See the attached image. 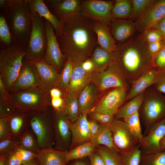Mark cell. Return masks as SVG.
<instances>
[{"instance_id": "obj_1", "label": "cell", "mask_w": 165, "mask_h": 165, "mask_svg": "<svg viewBox=\"0 0 165 165\" xmlns=\"http://www.w3.org/2000/svg\"><path fill=\"white\" fill-rule=\"evenodd\" d=\"M93 22L80 15L63 22L61 32L57 39L62 53L73 64L90 58L97 45Z\"/></svg>"}, {"instance_id": "obj_2", "label": "cell", "mask_w": 165, "mask_h": 165, "mask_svg": "<svg viewBox=\"0 0 165 165\" xmlns=\"http://www.w3.org/2000/svg\"><path fill=\"white\" fill-rule=\"evenodd\" d=\"M115 62L117 63L130 83L146 69L153 66L152 56L148 43L137 32L130 39L118 46Z\"/></svg>"}, {"instance_id": "obj_3", "label": "cell", "mask_w": 165, "mask_h": 165, "mask_svg": "<svg viewBox=\"0 0 165 165\" xmlns=\"http://www.w3.org/2000/svg\"><path fill=\"white\" fill-rule=\"evenodd\" d=\"M11 33L13 44L26 49L32 27L28 0H9L4 12Z\"/></svg>"}, {"instance_id": "obj_4", "label": "cell", "mask_w": 165, "mask_h": 165, "mask_svg": "<svg viewBox=\"0 0 165 165\" xmlns=\"http://www.w3.org/2000/svg\"><path fill=\"white\" fill-rule=\"evenodd\" d=\"M25 53V49L14 44L0 50V77L9 92L19 74Z\"/></svg>"}, {"instance_id": "obj_5", "label": "cell", "mask_w": 165, "mask_h": 165, "mask_svg": "<svg viewBox=\"0 0 165 165\" xmlns=\"http://www.w3.org/2000/svg\"><path fill=\"white\" fill-rule=\"evenodd\" d=\"M161 94L151 86L145 91L138 113L145 134L154 124L165 118V96Z\"/></svg>"}, {"instance_id": "obj_6", "label": "cell", "mask_w": 165, "mask_h": 165, "mask_svg": "<svg viewBox=\"0 0 165 165\" xmlns=\"http://www.w3.org/2000/svg\"><path fill=\"white\" fill-rule=\"evenodd\" d=\"M49 94L35 87L12 93L9 98L14 108L28 113L40 112L47 110L51 105Z\"/></svg>"}, {"instance_id": "obj_7", "label": "cell", "mask_w": 165, "mask_h": 165, "mask_svg": "<svg viewBox=\"0 0 165 165\" xmlns=\"http://www.w3.org/2000/svg\"><path fill=\"white\" fill-rule=\"evenodd\" d=\"M30 127L41 149L53 148L55 143L52 112L44 111L29 113Z\"/></svg>"}, {"instance_id": "obj_8", "label": "cell", "mask_w": 165, "mask_h": 165, "mask_svg": "<svg viewBox=\"0 0 165 165\" xmlns=\"http://www.w3.org/2000/svg\"><path fill=\"white\" fill-rule=\"evenodd\" d=\"M92 82L101 95L115 88H123L129 90L130 88V83L118 64L116 62L111 64L104 70L94 71Z\"/></svg>"}, {"instance_id": "obj_9", "label": "cell", "mask_w": 165, "mask_h": 165, "mask_svg": "<svg viewBox=\"0 0 165 165\" xmlns=\"http://www.w3.org/2000/svg\"><path fill=\"white\" fill-rule=\"evenodd\" d=\"M32 29L25 49V58L29 61L43 60L46 48V39L43 18L36 13L31 15Z\"/></svg>"}, {"instance_id": "obj_10", "label": "cell", "mask_w": 165, "mask_h": 165, "mask_svg": "<svg viewBox=\"0 0 165 165\" xmlns=\"http://www.w3.org/2000/svg\"><path fill=\"white\" fill-rule=\"evenodd\" d=\"M129 90L117 87L111 89L101 95L89 112L97 111L112 116L126 102Z\"/></svg>"}, {"instance_id": "obj_11", "label": "cell", "mask_w": 165, "mask_h": 165, "mask_svg": "<svg viewBox=\"0 0 165 165\" xmlns=\"http://www.w3.org/2000/svg\"><path fill=\"white\" fill-rule=\"evenodd\" d=\"M109 126L112 133L114 149L119 153L129 152L139 144L123 121L114 118Z\"/></svg>"}, {"instance_id": "obj_12", "label": "cell", "mask_w": 165, "mask_h": 165, "mask_svg": "<svg viewBox=\"0 0 165 165\" xmlns=\"http://www.w3.org/2000/svg\"><path fill=\"white\" fill-rule=\"evenodd\" d=\"M114 1L82 0L80 15L110 25L113 19L111 12Z\"/></svg>"}, {"instance_id": "obj_13", "label": "cell", "mask_w": 165, "mask_h": 165, "mask_svg": "<svg viewBox=\"0 0 165 165\" xmlns=\"http://www.w3.org/2000/svg\"><path fill=\"white\" fill-rule=\"evenodd\" d=\"M44 19L47 45L43 60L54 66L60 73L66 59L61 50L53 26Z\"/></svg>"}, {"instance_id": "obj_14", "label": "cell", "mask_w": 165, "mask_h": 165, "mask_svg": "<svg viewBox=\"0 0 165 165\" xmlns=\"http://www.w3.org/2000/svg\"><path fill=\"white\" fill-rule=\"evenodd\" d=\"M165 16V0H154L135 21L137 31L141 34L151 28Z\"/></svg>"}, {"instance_id": "obj_15", "label": "cell", "mask_w": 165, "mask_h": 165, "mask_svg": "<svg viewBox=\"0 0 165 165\" xmlns=\"http://www.w3.org/2000/svg\"><path fill=\"white\" fill-rule=\"evenodd\" d=\"M29 62L38 76L39 83L38 88L42 92L50 94V90L57 85L59 72L54 66L43 60Z\"/></svg>"}, {"instance_id": "obj_16", "label": "cell", "mask_w": 165, "mask_h": 165, "mask_svg": "<svg viewBox=\"0 0 165 165\" xmlns=\"http://www.w3.org/2000/svg\"><path fill=\"white\" fill-rule=\"evenodd\" d=\"M53 125L55 135L54 148L69 151L71 141V133L69 128L70 121L63 112H52Z\"/></svg>"}, {"instance_id": "obj_17", "label": "cell", "mask_w": 165, "mask_h": 165, "mask_svg": "<svg viewBox=\"0 0 165 165\" xmlns=\"http://www.w3.org/2000/svg\"><path fill=\"white\" fill-rule=\"evenodd\" d=\"M53 14L63 22L80 15L82 0H48Z\"/></svg>"}, {"instance_id": "obj_18", "label": "cell", "mask_w": 165, "mask_h": 165, "mask_svg": "<svg viewBox=\"0 0 165 165\" xmlns=\"http://www.w3.org/2000/svg\"><path fill=\"white\" fill-rule=\"evenodd\" d=\"M139 143L142 152L161 151L160 141L165 135V118L152 125Z\"/></svg>"}, {"instance_id": "obj_19", "label": "cell", "mask_w": 165, "mask_h": 165, "mask_svg": "<svg viewBox=\"0 0 165 165\" xmlns=\"http://www.w3.org/2000/svg\"><path fill=\"white\" fill-rule=\"evenodd\" d=\"M39 85L38 76L31 64L24 57L19 74L9 92L38 87Z\"/></svg>"}, {"instance_id": "obj_20", "label": "cell", "mask_w": 165, "mask_h": 165, "mask_svg": "<svg viewBox=\"0 0 165 165\" xmlns=\"http://www.w3.org/2000/svg\"><path fill=\"white\" fill-rule=\"evenodd\" d=\"M82 62L73 64L71 80L67 91L65 93L77 97L83 89L92 82L93 72L85 71L82 67Z\"/></svg>"}, {"instance_id": "obj_21", "label": "cell", "mask_w": 165, "mask_h": 165, "mask_svg": "<svg viewBox=\"0 0 165 165\" xmlns=\"http://www.w3.org/2000/svg\"><path fill=\"white\" fill-rule=\"evenodd\" d=\"M109 26L117 46L128 41L137 32L135 22L130 19H114Z\"/></svg>"}, {"instance_id": "obj_22", "label": "cell", "mask_w": 165, "mask_h": 165, "mask_svg": "<svg viewBox=\"0 0 165 165\" xmlns=\"http://www.w3.org/2000/svg\"><path fill=\"white\" fill-rule=\"evenodd\" d=\"M159 72V70L152 67L145 70L137 79L131 82L126 102L153 85L157 81Z\"/></svg>"}, {"instance_id": "obj_23", "label": "cell", "mask_w": 165, "mask_h": 165, "mask_svg": "<svg viewBox=\"0 0 165 165\" xmlns=\"http://www.w3.org/2000/svg\"><path fill=\"white\" fill-rule=\"evenodd\" d=\"M88 113H80L79 118L75 122L72 123L70 121L69 127L72 137L69 151L80 145L90 141L87 119Z\"/></svg>"}, {"instance_id": "obj_24", "label": "cell", "mask_w": 165, "mask_h": 165, "mask_svg": "<svg viewBox=\"0 0 165 165\" xmlns=\"http://www.w3.org/2000/svg\"><path fill=\"white\" fill-rule=\"evenodd\" d=\"M31 15L36 13L49 21L53 26L56 37L60 34L63 23L49 9L42 0H28Z\"/></svg>"}, {"instance_id": "obj_25", "label": "cell", "mask_w": 165, "mask_h": 165, "mask_svg": "<svg viewBox=\"0 0 165 165\" xmlns=\"http://www.w3.org/2000/svg\"><path fill=\"white\" fill-rule=\"evenodd\" d=\"M93 28L97 35V45L107 51L115 52L118 46L112 35L109 26L101 21L94 20Z\"/></svg>"}, {"instance_id": "obj_26", "label": "cell", "mask_w": 165, "mask_h": 165, "mask_svg": "<svg viewBox=\"0 0 165 165\" xmlns=\"http://www.w3.org/2000/svg\"><path fill=\"white\" fill-rule=\"evenodd\" d=\"M29 113L15 108L9 117L11 136L19 138L30 127Z\"/></svg>"}, {"instance_id": "obj_27", "label": "cell", "mask_w": 165, "mask_h": 165, "mask_svg": "<svg viewBox=\"0 0 165 165\" xmlns=\"http://www.w3.org/2000/svg\"><path fill=\"white\" fill-rule=\"evenodd\" d=\"M67 152L54 148L42 149L37 153L36 159L39 165H65Z\"/></svg>"}, {"instance_id": "obj_28", "label": "cell", "mask_w": 165, "mask_h": 165, "mask_svg": "<svg viewBox=\"0 0 165 165\" xmlns=\"http://www.w3.org/2000/svg\"><path fill=\"white\" fill-rule=\"evenodd\" d=\"M100 94L92 82L87 85L77 97L80 113L88 112L99 98Z\"/></svg>"}, {"instance_id": "obj_29", "label": "cell", "mask_w": 165, "mask_h": 165, "mask_svg": "<svg viewBox=\"0 0 165 165\" xmlns=\"http://www.w3.org/2000/svg\"><path fill=\"white\" fill-rule=\"evenodd\" d=\"M115 52L107 51L97 45L90 58L94 64L95 71H99L105 69L115 62Z\"/></svg>"}, {"instance_id": "obj_30", "label": "cell", "mask_w": 165, "mask_h": 165, "mask_svg": "<svg viewBox=\"0 0 165 165\" xmlns=\"http://www.w3.org/2000/svg\"><path fill=\"white\" fill-rule=\"evenodd\" d=\"M145 91L125 102L114 115V118L123 119L138 111L143 101Z\"/></svg>"}, {"instance_id": "obj_31", "label": "cell", "mask_w": 165, "mask_h": 165, "mask_svg": "<svg viewBox=\"0 0 165 165\" xmlns=\"http://www.w3.org/2000/svg\"><path fill=\"white\" fill-rule=\"evenodd\" d=\"M90 141L96 146L101 145L115 149L112 133L109 126L99 123L98 130Z\"/></svg>"}, {"instance_id": "obj_32", "label": "cell", "mask_w": 165, "mask_h": 165, "mask_svg": "<svg viewBox=\"0 0 165 165\" xmlns=\"http://www.w3.org/2000/svg\"><path fill=\"white\" fill-rule=\"evenodd\" d=\"M97 146L91 141L80 145L67 152L66 161L67 163L72 160L88 156L96 151Z\"/></svg>"}, {"instance_id": "obj_33", "label": "cell", "mask_w": 165, "mask_h": 165, "mask_svg": "<svg viewBox=\"0 0 165 165\" xmlns=\"http://www.w3.org/2000/svg\"><path fill=\"white\" fill-rule=\"evenodd\" d=\"M131 0L114 1L111 15L113 19H130L132 12Z\"/></svg>"}, {"instance_id": "obj_34", "label": "cell", "mask_w": 165, "mask_h": 165, "mask_svg": "<svg viewBox=\"0 0 165 165\" xmlns=\"http://www.w3.org/2000/svg\"><path fill=\"white\" fill-rule=\"evenodd\" d=\"M65 101V107L63 113L70 121L72 123L75 122L79 118L80 112L77 97L64 94Z\"/></svg>"}, {"instance_id": "obj_35", "label": "cell", "mask_w": 165, "mask_h": 165, "mask_svg": "<svg viewBox=\"0 0 165 165\" xmlns=\"http://www.w3.org/2000/svg\"><path fill=\"white\" fill-rule=\"evenodd\" d=\"M18 138L19 147L36 153L41 150L36 138L30 127L25 131Z\"/></svg>"}, {"instance_id": "obj_36", "label": "cell", "mask_w": 165, "mask_h": 165, "mask_svg": "<svg viewBox=\"0 0 165 165\" xmlns=\"http://www.w3.org/2000/svg\"><path fill=\"white\" fill-rule=\"evenodd\" d=\"M73 64L70 59H67L60 73L59 79L55 87L63 93H66L69 85L73 70Z\"/></svg>"}, {"instance_id": "obj_37", "label": "cell", "mask_w": 165, "mask_h": 165, "mask_svg": "<svg viewBox=\"0 0 165 165\" xmlns=\"http://www.w3.org/2000/svg\"><path fill=\"white\" fill-rule=\"evenodd\" d=\"M96 151L102 157L105 165H122L120 154L115 149L99 145L97 146Z\"/></svg>"}, {"instance_id": "obj_38", "label": "cell", "mask_w": 165, "mask_h": 165, "mask_svg": "<svg viewBox=\"0 0 165 165\" xmlns=\"http://www.w3.org/2000/svg\"><path fill=\"white\" fill-rule=\"evenodd\" d=\"M123 121L127 125L139 143L142 141L143 136L142 133L141 121L138 111L124 118Z\"/></svg>"}, {"instance_id": "obj_39", "label": "cell", "mask_w": 165, "mask_h": 165, "mask_svg": "<svg viewBox=\"0 0 165 165\" xmlns=\"http://www.w3.org/2000/svg\"><path fill=\"white\" fill-rule=\"evenodd\" d=\"M140 165H165V151L142 152Z\"/></svg>"}, {"instance_id": "obj_40", "label": "cell", "mask_w": 165, "mask_h": 165, "mask_svg": "<svg viewBox=\"0 0 165 165\" xmlns=\"http://www.w3.org/2000/svg\"><path fill=\"white\" fill-rule=\"evenodd\" d=\"M142 153L139 144L129 152L119 153L122 165H140Z\"/></svg>"}, {"instance_id": "obj_41", "label": "cell", "mask_w": 165, "mask_h": 165, "mask_svg": "<svg viewBox=\"0 0 165 165\" xmlns=\"http://www.w3.org/2000/svg\"><path fill=\"white\" fill-rule=\"evenodd\" d=\"M154 0H131L132 12L130 20L135 22L146 8Z\"/></svg>"}, {"instance_id": "obj_42", "label": "cell", "mask_w": 165, "mask_h": 165, "mask_svg": "<svg viewBox=\"0 0 165 165\" xmlns=\"http://www.w3.org/2000/svg\"><path fill=\"white\" fill-rule=\"evenodd\" d=\"M0 38L8 46L13 44L12 36L10 29L5 17L0 16Z\"/></svg>"}, {"instance_id": "obj_43", "label": "cell", "mask_w": 165, "mask_h": 165, "mask_svg": "<svg viewBox=\"0 0 165 165\" xmlns=\"http://www.w3.org/2000/svg\"><path fill=\"white\" fill-rule=\"evenodd\" d=\"M18 138L10 136L0 141V154L6 153L9 155L19 147Z\"/></svg>"}, {"instance_id": "obj_44", "label": "cell", "mask_w": 165, "mask_h": 165, "mask_svg": "<svg viewBox=\"0 0 165 165\" xmlns=\"http://www.w3.org/2000/svg\"><path fill=\"white\" fill-rule=\"evenodd\" d=\"M91 119L100 123L109 126L114 119V116L104 113L92 111L88 112Z\"/></svg>"}, {"instance_id": "obj_45", "label": "cell", "mask_w": 165, "mask_h": 165, "mask_svg": "<svg viewBox=\"0 0 165 165\" xmlns=\"http://www.w3.org/2000/svg\"><path fill=\"white\" fill-rule=\"evenodd\" d=\"M21 160L22 164L36 158L37 153L19 147L14 151Z\"/></svg>"}, {"instance_id": "obj_46", "label": "cell", "mask_w": 165, "mask_h": 165, "mask_svg": "<svg viewBox=\"0 0 165 165\" xmlns=\"http://www.w3.org/2000/svg\"><path fill=\"white\" fill-rule=\"evenodd\" d=\"M152 64L159 70H165V47L152 57Z\"/></svg>"}, {"instance_id": "obj_47", "label": "cell", "mask_w": 165, "mask_h": 165, "mask_svg": "<svg viewBox=\"0 0 165 165\" xmlns=\"http://www.w3.org/2000/svg\"><path fill=\"white\" fill-rule=\"evenodd\" d=\"M147 43L162 41L164 37L152 29H148L141 34Z\"/></svg>"}, {"instance_id": "obj_48", "label": "cell", "mask_w": 165, "mask_h": 165, "mask_svg": "<svg viewBox=\"0 0 165 165\" xmlns=\"http://www.w3.org/2000/svg\"><path fill=\"white\" fill-rule=\"evenodd\" d=\"M9 117L0 118V141L11 136Z\"/></svg>"}, {"instance_id": "obj_49", "label": "cell", "mask_w": 165, "mask_h": 165, "mask_svg": "<svg viewBox=\"0 0 165 165\" xmlns=\"http://www.w3.org/2000/svg\"><path fill=\"white\" fill-rule=\"evenodd\" d=\"M159 70L158 79L151 86L158 92L165 94V70Z\"/></svg>"}, {"instance_id": "obj_50", "label": "cell", "mask_w": 165, "mask_h": 165, "mask_svg": "<svg viewBox=\"0 0 165 165\" xmlns=\"http://www.w3.org/2000/svg\"><path fill=\"white\" fill-rule=\"evenodd\" d=\"M65 105V101L63 97L51 98L50 105L54 111L59 113L63 112Z\"/></svg>"}, {"instance_id": "obj_51", "label": "cell", "mask_w": 165, "mask_h": 165, "mask_svg": "<svg viewBox=\"0 0 165 165\" xmlns=\"http://www.w3.org/2000/svg\"><path fill=\"white\" fill-rule=\"evenodd\" d=\"M96 151L88 156L90 165H105L102 157L97 151Z\"/></svg>"}, {"instance_id": "obj_52", "label": "cell", "mask_w": 165, "mask_h": 165, "mask_svg": "<svg viewBox=\"0 0 165 165\" xmlns=\"http://www.w3.org/2000/svg\"><path fill=\"white\" fill-rule=\"evenodd\" d=\"M148 50L152 57L160 52L164 47L162 41L148 44Z\"/></svg>"}, {"instance_id": "obj_53", "label": "cell", "mask_w": 165, "mask_h": 165, "mask_svg": "<svg viewBox=\"0 0 165 165\" xmlns=\"http://www.w3.org/2000/svg\"><path fill=\"white\" fill-rule=\"evenodd\" d=\"M22 163L20 159L14 151L8 155L5 165H22Z\"/></svg>"}, {"instance_id": "obj_54", "label": "cell", "mask_w": 165, "mask_h": 165, "mask_svg": "<svg viewBox=\"0 0 165 165\" xmlns=\"http://www.w3.org/2000/svg\"><path fill=\"white\" fill-rule=\"evenodd\" d=\"M90 140L96 134L99 128V123L96 121L88 120Z\"/></svg>"}, {"instance_id": "obj_55", "label": "cell", "mask_w": 165, "mask_h": 165, "mask_svg": "<svg viewBox=\"0 0 165 165\" xmlns=\"http://www.w3.org/2000/svg\"><path fill=\"white\" fill-rule=\"evenodd\" d=\"M150 29L155 31L163 37L165 36V16Z\"/></svg>"}, {"instance_id": "obj_56", "label": "cell", "mask_w": 165, "mask_h": 165, "mask_svg": "<svg viewBox=\"0 0 165 165\" xmlns=\"http://www.w3.org/2000/svg\"><path fill=\"white\" fill-rule=\"evenodd\" d=\"M82 66L83 69L86 72H92L95 71L94 64L90 58L82 62Z\"/></svg>"}, {"instance_id": "obj_57", "label": "cell", "mask_w": 165, "mask_h": 165, "mask_svg": "<svg viewBox=\"0 0 165 165\" xmlns=\"http://www.w3.org/2000/svg\"><path fill=\"white\" fill-rule=\"evenodd\" d=\"M50 94L51 98L63 97V93L59 89L54 87L51 89L50 92Z\"/></svg>"}, {"instance_id": "obj_58", "label": "cell", "mask_w": 165, "mask_h": 165, "mask_svg": "<svg viewBox=\"0 0 165 165\" xmlns=\"http://www.w3.org/2000/svg\"><path fill=\"white\" fill-rule=\"evenodd\" d=\"M9 0H0V7L1 9L4 11V12L7 8L9 5Z\"/></svg>"}, {"instance_id": "obj_59", "label": "cell", "mask_w": 165, "mask_h": 165, "mask_svg": "<svg viewBox=\"0 0 165 165\" xmlns=\"http://www.w3.org/2000/svg\"><path fill=\"white\" fill-rule=\"evenodd\" d=\"M80 159L75 160V161L72 163L70 165H88L85 161Z\"/></svg>"}, {"instance_id": "obj_60", "label": "cell", "mask_w": 165, "mask_h": 165, "mask_svg": "<svg viewBox=\"0 0 165 165\" xmlns=\"http://www.w3.org/2000/svg\"><path fill=\"white\" fill-rule=\"evenodd\" d=\"M8 155L6 153L0 154V165H5Z\"/></svg>"}, {"instance_id": "obj_61", "label": "cell", "mask_w": 165, "mask_h": 165, "mask_svg": "<svg viewBox=\"0 0 165 165\" xmlns=\"http://www.w3.org/2000/svg\"><path fill=\"white\" fill-rule=\"evenodd\" d=\"M22 165H39V164L36 158H35Z\"/></svg>"}, {"instance_id": "obj_62", "label": "cell", "mask_w": 165, "mask_h": 165, "mask_svg": "<svg viewBox=\"0 0 165 165\" xmlns=\"http://www.w3.org/2000/svg\"><path fill=\"white\" fill-rule=\"evenodd\" d=\"M160 147L161 151H165V135L160 142Z\"/></svg>"}, {"instance_id": "obj_63", "label": "cell", "mask_w": 165, "mask_h": 165, "mask_svg": "<svg viewBox=\"0 0 165 165\" xmlns=\"http://www.w3.org/2000/svg\"><path fill=\"white\" fill-rule=\"evenodd\" d=\"M163 43L164 46L165 47V36H164L163 39L162 41Z\"/></svg>"}, {"instance_id": "obj_64", "label": "cell", "mask_w": 165, "mask_h": 165, "mask_svg": "<svg viewBox=\"0 0 165 165\" xmlns=\"http://www.w3.org/2000/svg\"><path fill=\"white\" fill-rule=\"evenodd\" d=\"M67 165V164H66V165Z\"/></svg>"}]
</instances>
